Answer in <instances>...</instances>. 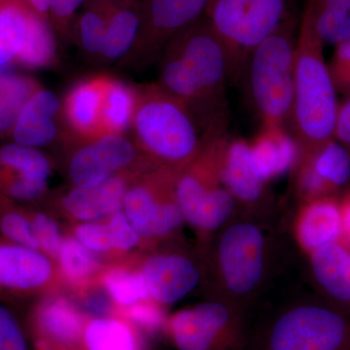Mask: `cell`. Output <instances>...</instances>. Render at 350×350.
<instances>
[{"label": "cell", "instance_id": "8fae6325", "mask_svg": "<svg viewBox=\"0 0 350 350\" xmlns=\"http://www.w3.org/2000/svg\"><path fill=\"white\" fill-rule=\"evenodd\" d=\"M52 261L42 251L0 237V301L38 293L52 280Z\"/></svg>", "mask_w": 350, "mask_h": 350}, {"label": "cell", "instance_id": "5bb4252c", "mask_svg": "<svg viewBox=\"0 0 350 350\" xmlns=\"http://www.w3.org/2000/svg\"><path fill=\"white\" fill-rule=\"evenodd\" d=\"M84 317L64 298L40 301L29 317L33 338L44 350H85Z\"/></svg>", "mask_w": 350, "mask_h": 350}, {"label": "cell", "instance_id": "7402d4cb", "mask_svg": "<svg viewBox=\"0 0 350 350\" xmlns=\"http://www.w3.org/2000/svg\"><path fill=\"white\" fill-rule=\"evenodd\" d=\"M289 14L288 0H250L237 44L239 81L251 51L271 36Z\"/></svg>", "mask_w": 350, "mask_h": 350}, {"label": "cell", "instance_id": "52a82bcc", "mask_svg": "<svg viewBox=\"0 0 350 350\" xmlns=\"http://www.w3.org/2000/svg\"><path fill=\"white\" fill-rule=\"evenodd\" d=\"M218 282L228 296L248 298L265 280L268 243L261 228L250 221L227 223L220 229L215 250Z\"/></svg>", "mask_w": 350, "mask_h": 350}, {"label": "cell", "instance_id": "8d00e7d4", "mask_svg": "<svg viewBox=\"0 0 350 350\" xmlns=\"http://www.w3.org/2000/svg\"><path fill=\"white\" fill-rule=\"evenodd\" d=\"M29 214L40 250L50 258H57L64 241L59 225L47 213L36 211Z\"/></svg>", "mask_w": 350, "mask_h": 350}, {"label": "cell", "instance_id": "74e56055", "mask_svg": "<svg viewBox=\"0 0 350 350\" xmlns=\"http://www.w3.org/2000/svg\"><path fill=\"white\" fill-rule=\"evenodd\" d=\"M107 19L100 13L89 11L80 21V38L83 47L91 54H100L107 33Z\"/></svg>", "mask_w": 350, "mask_h": 350}, {"label": "cell", "instance_id": "4fadbf2b", "mask_svg": "<svg viewBox=\"0 0 350 350\" xmlns=\"http://www.w3.org/2000/svg\"><path fill=\"white\" fill-rule=\"evenodd\" d=\"M219 172L237 204L257 206L266 200L269 181L260 169L247 140L226 137L221 148Z\"/></svg>", "mask_w": 350, "mask_h": 350}, {"label": "cell", "instance_id": "ab89813d", "mask_svg": "<svg viewBox=\"0 0 350 350\" xmlns=\"http://www.w3.org/2000/svg\"><path fill=\"white\" fill-rule=\"evenodd\" d=\"M114 250L130 251L139 243V234L135 231L123 211L113 214L107 222Z\"/></svg>", "mask_w": 350, "mask_h": 350}, {"label": "cell", "instance_id": "836d02e7", "mask_svg": "<svg viewBox=\"0 0 350 350\" xmlns=\"http://www.w3.org/2000/svg\"><path fill=\"white\" fill-rule=\"evenodd\" d=\"M305 9L312 14L315 29L324 43L338 45L350 38V0H338L315 12Z\"/></svg>", "mask_w": 350, "mask_h": 350}, {"label": "cell", "instance_id": "83f0119b", "mask_svg": "<svg viewBox=\"0 0 350 350\" xmlns=\"http://www.w3.org/2000/svg\"><path fill=\"white\" fill-rule=\"evenodd\" d=\"M138 93L119 80L109 78L103 110V137L123 135L133 125Z\"/></svg>", "mask_w": 350, "mask_h": 350}, {"label": "cell", "instance_id": "4dcf8cb0", "mask_svg": "<svg viewBox=\"0 0 350 350\" xmlns=\"http://www.w3.org/2000/svg\"><path fill=\"white\" fill-rule=\"evenodd\" d=\"M140 20L137 13L130 9H121L107 18V33L101 55L108 59L124 56L139 32Z\"/></svg>", "mask_w": 350, "mask_h": 350}, {"label": "cell", "instance_id": "7c38bea8", "mask_svg": "<svg viewBox=\"0 0 350 350\" xmlns=\"http://www.w3.org/2000/svg\"><path fill=\"white\" fill-rule=\"evenodd\" d=\"M137 147L123 135H108L89 142L71 157L68 165L75 187L96 185L121 174L135 163Z\"/></svg>", "mask_w": 350, "mask_h": 350}, {"label": "cell", "instance_id": "ac0fdd59", "mask_svg": "<svg viewBox=\"0 0 350 350\" xmlns=\"http://www.w3.org/2000/svg\"><path fill=\"white\" fill-rule=\"evenodd\" d=\"M108 76H94L78 83L64 103L69 130L87 142L103 137V110Z\"/></svg>", "mask_w": 350, "mask_h": 350}, {"label": "cell", "instance_id": "603a6c76", "mask_svg": "<svg viewBox=\"0 0 350 350\" xmlns=\"http://www.w3.org/2000/svg\"><path fill=\"white\" fill-rule=\"evenodd\" d=\"M308 255L320 287L336 300L350 304V248L336 241Z\"/></svg>", "mask_w": 350, "mask_h": 350}, {"label": "cell", "instance_id": "b9f144b4", "mask_svg": "<svg viewBox=\"0 0 350 350\" xmlns=\"http://www.w3.org/2000/svg\"><path fill=\"white\" fill-rule=\"evenodd\" d=\"M328 68L336 90L350 96V38L336 45Z\"/></svg>", "mask_w": 350, "mask_h": 350}, {"label": "cell", "instance_id": "d6a6232c", "mask_svg": "<svg viewBox=\"0 0 350 350\" xmlns=\"http://www.w3.org/2000/svg\"><path fill=\"white\" fill-rule=\"evenodd\" d=\"M103 284L109 298L123 308L151 299L142 271L111 269L103 275Z\"/></svg>", "mask_w": 350, "mask_h": 350}, {"label": "cell", "instance_id": "f546056e", "mask_svg": "<svg viewBox=\"0 0 350 350\" xmlns=\"http://www.w3.org/2000/svg\"><path fill=\"white\" fill-rule=\"evenodd\" d=\"M56 57V43L49 25L39 14L31 11L27 38L15 61L29 68L50 66Z\"/></svg>", "mask_w": 350, "mask_h": 350}, {"label": "cell", "instance_id": "7dc6e473", "mask_svg": "<svg viewBox=\"0 0 350 350\" xmlns=\"http://www.w3.org/2000/svg\"><path fill=\"white\" fill-rule=\"evenodd\" d=\"M24 2L40 16L50 10V0H24Z\"/></svg>", "mask_w": 350, "mask_h": 350}, {"label": "cell", "instance_id": "8992f818", "mask_svg": "<svg viewBox=\"0 0 350 350\" xmlns=\"http://www.w3.org/2000/svg\"><path fill=\"white\" fill-rule=\"evenodd\" d=\"M350 325L340 313L313 304L285 308L269 323L260 350H347Z\"/></svg>", "mask_w": 350, "mask_h": 350}, {"label": "cell", "instance_id": "d590c367", "mask_svg": "<svg viewBox=\"0 0 350 350\" xmlns=\"http://www.w3.org/2000/svg\"><path fill=\"white\" fill-rule=\"evenodd\" d=\"M0 350H31L24 327L3 301H0Z\"/></svg>", "mask_w": 350, "mask_h": 350}, {"label": "cell", "instance_id": "ffe728a7", "mask_svg": "<svg viewBox=\"0 0 350 350\" xmlns=\"http://www.w3.org/2000/svg\"><path fill=\"white\" fill-rule=\"evenodd\" d=\"M59 111L61 103L56 94L38 89L21 110L11 133L14 142L36 149L51 144L57 137Z\"/></svg>", "mask_w": 350, "mask_h": 350}, {"label": "cell", "instance_id": "60d3db41", "mask_svg": "<svg viewBox=\"0 0 350 350\" xmlns=\"http://www.w3.org/2000/svg\"><path fill=\"white\" fill-rule=\"evenodd\" d=\"M124 314L135 325L142 327L145 330L154 331L163 326L165 321L163 310L160 305L150 300L140 301L137 305L124 308Z\"/></svg>", "mask_w": 350, "mask_h": 350}, {"label": "cell", "instance_id": "e575fe53", "mask_svg": "<svg viewBox=\"0 0 350 350\" xmlns=\"http://www.w3.org/2000/svg\"><path fill=\"white\" fill-rule=\"evenodd\" d=\"M0 237L32 250H40L29 213L2 197H0Z\"/></svg>", "mask_w": 350, "mask_h": 350}, {"label": "cell", "instance_id": "f6af8a7d", "mask_svg": "<svg viewBox=\"0 0 350 350\" xmlns=\"http://www.w3.org/2000/svg\"><path fill=\"white\" fill-rule=\"evenodd\" d=\"M338 202H340L342 225V238L340 241L350 248V189Z\"/></svg>", "mask_w": 350, "mask_h": 350}, {"label": "cell", "instance_id": "9c48e42d", "mask_svg": "<svg viewBox=\"0 0 350 350\" xmlns=\"http://www.w3.org/2000/svg\"><path fill=\"white\" fill-rule=\"evenodd\" d=\"M169 331L178 350H238L241 323L230 304L209 301L174 313Z\"/></svg>", "mask_w": 350, "mask_h": 350}, {"label": "cell", "instance_id": "2e32d148", "mask_svg": "<svg viewBox=\"0 0 350 350\" xmlns=\"http://www.w3.org/2000/svg\"><path fill=\"white\" fill-rule=\"evenodd\" d=\"M211 0H148L144 42L157 55L177 34L206 16Z\"/></svg>", "mask_w": 350, "mask_h": 350}, {"label": "cell", "instance_id": "277c9868", "mask_svg": "<svg viewBox=\"0 0 350 350\" xmlns=\"http://www.w3.org/2000/svg\"><path fill=\"white\" fill-rule=\"evenodd\" d=\"M298 20L293 14L248 55L241 79L262 125L284 126L293 103Z\"/></svg>", "mask_w": 350, "mask_h": 350}, {"label": "cell", "instance_id": "9a60e30c", "mask_svg": "<svg viewBox=\"0 0 350 350\" xmlns=\"http://www.w3.org/2000/svg\"><path fill=\"white\" fill-rule=\"evenodd\" d=\"M140 271L150 298L159 305H172L182 300L200 282L197 265L180 254L153 255L144 262Z\"/></svg>", "mask_w": 350, "mask_h": 350}, {"label": "cell", "instance_id": "5b68a950", "mask_svg": "<svg viewBox=\"0 0 350 350\" xmlns=\"http://www.w3.org/2000/svg\"><path fill=\"white\" fill-rule=\"evenodd\" d=\"M226 137L206 142L199 155L178 172L175 181V198L184 221L202 234L222 229L238 206L219 172Z\"/></svg>", "mask_w": 350, "mask_h": 350}, {"label": "cell", "instance_id": "e0dca14e", "mask_svg": "<svg viewBox=\"0 0 350 350\" xmlns=\"http://www.w3.org/2000/svg\"><path fill=\"white\" fill-rule=\"evenodd\" d=\"M129 187L128 178L121 172L96 185L73 188L62 199V206L76 220L98 222L122 211Z\"/></svg>", "mask_w": 350, "mask_h": 350}, {"label": "cell", "instance_id": "f35d334b", "mask_svg": "<svg viewBox=\"0 0 350 350\" xmlns=\"http://www.w3.org/2000/svg\"><path fill=\"white\" fill-rule=\"evenodd\" d=\"M75 238L96 254L114 250L107 223L83 222L76 227Z\"/></svg>", "mask_w": 350, "mask_h": 350}, {"label": "cell", "instance_id": "4316f807", "mask_svg": "<svg viewBox=\"0 0 350 350\" xmlns=\"http://www.w3.org/2000/svg\"><path fill=\"white\" fill-rule=\"evenodd\" d=\"M31 11L24 0L0 2V70L16 59L22 49Z\"/></svg>", "mask_w": 350, "mask_h": 350}, {"label": "cell", "instance_id": "484cf974", "mask_svg": "<svg viewBox=\"0 0 350 350\" xmlns=\"http://www.w3.org/2000/svg\"><path fill=\"white\" fill-rule=\"evenodd\" d=\"M85 350H140L137 333L128 320L94 317L84 332Z\"/></svg>", "mask_w": 350, "mask_h": 350}, {"label": "cell", "instance_id": "7a4b0ae2", "mask_svg": "<svg viewBox=\"0 0 350 350\" xmlns=\"http://www.w3.org/2000/svg\"><path fill=\"white\" fill-rule=\"evenodd\" d=\"M323 45L312 14L304 8L297 34L293 103L288 121L301 155L317 151L335 135L340 107Z\"/></svg>", "mask_w": 350, "mask_h": 350}, {"label": "cell", "instance_id": "d6986e66", "mask_svg": "<svg viewBox=\"0 0 350 350\" xmlns=\"http://www.w3.org/2000/svg\"><path fill=\"white\" fill-rule=\"evenodd\" d=\"M342 225L340 202L333 196L305 200L297 214L295 236L301 250L310 254L340 241Z\"/></svg>", "mask_w": 350, "mask_h": 350}, {"label": "cell", "instance_id": "ee69618b", "mask_svg": "<svg viewBox=\"0 0 350 350\" xmlns=\"http://www.w3.org/2000/svg\"><path fill=\"white\" fill-rule=\"evenodd\" d=\"M85 0H50V10L59 19L70 17Z\"/></svg>", "mask_w": 350, "mask_h": 350}, {"label": "cell", "instance_id": "cb8c5ba5", "mask_svg": "<svg viewBox=\"0 0 350 350\" xmlns=\"http://www.w3.org/2000/svg\"><path fill=\"white\" fill-rule=\"evenodd\" d=\"M248 2L250 0H211L204 16L227 48L232 84L239 82L237 44Z\"/></svg>", "mask_w": 350, "mask_h": 350}, {"label": "cell", "instance_id": "30bf717a", "mask_svg": "<svg viewBox=\"0 0 350 350\" xmlns=\"http://www.w3.org/2000/svg\"><path fill=\"white\" fill-rule=\"evenodd\" d=\"M51 163L47 157L17 144L0 146V197L14 202H33L47 189Z\"/></svg>", "mask_w": 350, "mask_h": 350}, {"label": "cell", "instance_id": "bcb514c9", "mask_svg": "<svg viewBox=\"0 0 350 350\" xmlns=\"http://www.w3.org/2000/svg\"><path fill=\"white\" fill-rule=\"evenodd\" d=\"M108 295L94 294L87 301V308L90 312L94 313L96 317H105L109 310Z\"/></svg>", "mask_w": 350, "mask_h": 350}, {"label": "cell", "instance_id": "f1b7e54d", "mask_svg": "<svg viewBox=\"0 0 350 350\" xmlns=\"http://www.w3.org/2000/svg\"><path fill=\"white\" fill-rule=\"evenodd\" d=\"M40 88L31 78L0 73V138L12 133L21 110Z\"/></svg>", "mask_w": 350, "mask_h": 350}, {"label": "cell", "instance_id": "ba28073f", "mask_svg": "<svg viewBox=\"0 0 350 350\" xmlns=\"http://www.w3.org/2000/svg\"><path fill=\"white\" fill-rule=\"evenodd\" d=\"M179 172L155 167L126 191L123 211L142 238H163L183 224L175 198Z\"/></svg>", "mask_w": 350, "mask_h": 350}, {"label": "cell", "instance_id": "3957f363", "mask_svg": "<svg viewBox=\"0 0 350 350\" xmlns=\"http://www.w3.org/2000/svg\"><path fill=\"white\" fill-rule=\"evenodd\" d=\"M133 128L137 148L157 167L181 170L206 144L189 108L160 84L138 93Z\"/></svg>", "mask_w": 350, "mask_h": 350}, {"label": "cell", "instance_id": "d4e9b609", "mask_svg": "<svg viewBox=\"0 0 350 350\" xmlns=\"http://www.w3.org/2000/svg\"><path fill=\"white\" fill-rule=\"evenodd\" d=\"M313 174L333 195L350 180V154L337 140H330L317 151L300 156Z\"/></svg>", "mask_w": 350, "mask_h": 350}, {"label": "cell", "instance_id": "44dd1931", "mask_svg": "<svg viewBox=\"0 0 350 350\" xmlns=\"http://www.w3.org/2000/svg\"><path fill=\"white\" fill-rule=\"evenodd\" d=\"M250 142L257 163L269 181L294 170L300 161V146L284 126L262 125Z\"/></svg>", "mask_w": 350, "mask_h": 350}, {"label": "cell", "instance_id": "1f68e13d", "mask_svg": "<svg viewBox=\"0 0 350 350\" xmlns=\"http://www.w3.org/2000/svg\"><path fill=\"white\" fill-rule=\"evenodd\" d=\"M57 259L64 278L75 284L87 282L100 269L98 254L75 238L64 239Z\"/></svg>", "mask_w": 350, "mask_h": 350}, {"label": "cell", "instance_id": "6da1fadb", "mask_svg": "<svg viewBox=\"0 0 350 350\" xmlns=\"http://www.w3.org/2000/svg\"><path fill=\"white\" fill-rule=\"evenodd\" d=\"M229 84L227 48L206 17L177 34L163 49L160 85L189 108L206 140L227 135Z\"/></svg>", "mask_w": 350, "mask_h": 350}, {"label": "cell", "instance_id": "7bdbcfd3", "mask_svg": "<svg viewBox=\"0 0 350 350\" xmlns=\"http://www.w3.org/2000/svg\"><path fill=\"white\" fill-rule=\"evenodd\" d=\"M334 138L350 154V96L349 100L338 108Z\"/></svg>", "mask_w": 350, "mask_h": 350}, {"label": "cell", "instance_id": "c3c4849f", "mask_svg": "<svg viewBox=\"0 0 350 350\" xmlns=\"http://www.w3.org/2000/svg\"><path fill=\"white\" fill-rule=\"evenodd\" d=\"M5 1V0H0V2Z\"/></svg>", "mask_w": 350, "mask_h": 350}]
</instances>
